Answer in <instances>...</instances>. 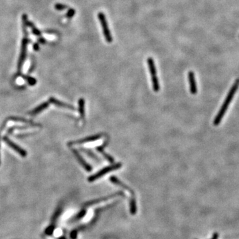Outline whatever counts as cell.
I'll return each mask as SVG.
<instances>
[{"mask_svg": "<svg viewBox=\"0 0 239 239\" xmlns=\"http://www.w3.org/2000/svg\"><path fill=\"white\" fill-rule=\"evenodd\" d=\"M110 180L111 182H112V183H114V184H115V185H118V186H120V187H122L125 190H127L130 194L132 195L133 197H134L135 193L134 192V191H133L131 188L129 187L128 186H127L126 185H125L124 183H122L121 181H120L117 178V177H116L115 176H112V177H110Z\"/></svg>", "mask_w": 239, "mask_h": 239, "instance_id": "cell-10", "label": "cell"}, {"mask_svg": "<svg viewBox=\"0 0 239 239\" xmlns=\"http://www.w3.org/2000/svg\"><path fill=\"white\" fill-rule=\"evenodd\" d=\"M49 106V103L48 102H44V103L41 104V105L39 106L37 108H35L34 110L33 111H31V112H30L29 114L32 115H35V114H37L40 113L41 111L44 110L45 109H46L47 108H48Z\"/></svg>", "mask_w": 239, "mask_h": 239, "instance_id": "cell-15", "label": "cell"}, {"mask_svg": "<svg viewBox=\"0 0 239 239\" xmlns=\"http://www.w3.org/2000/svg\"><path fill=\"white\" fill-rule=\"evenodd\" d=\"M49 102H51V103L55 104V106H58V107L66 108V109H69V110H76V108H75L74 106H73L69 105V104H66V103H65V102H60V101H58L57 99L53 98V97H51V98H50Z\"/></svg>", "mask_w": 239, "mask_h": 239, "instance_id": "cell-12", "label": "cell"}, {"mask_svg": "<svg viewBox=\"0 0 239 239\" xmlns=\"http://www.w3.org/2000/svg\"><path fill=\"white\" fill-rule=\"evenodd\" d=\"M188 79L189 82V88L190 92L192 94H196L197 93V87L195 79V74L192 71L189 72L188 73Z\"/></svg>", "mask_w": 239, "mask_h": 239, "instance_id": "cell-9", "label": "cell"}, {"mask_svg": "<svg viewBox=\"0 0 239 239\" xmlns=\"http://www.w3.org/2000/svg\"><path fill=\"white\" fill-rule=\"evenodd\" d=\"M66 8V6L65 5H63V4H57L55 5V9H57V10H63L65 9Z\"/></svg>", "mask_w": 239, "mask_h": 239, "instance_id": "cell-20", "label": "cell"}, {"mask_svg": "<svg viewBox=\"0 0 239 239\" xmlns=\"http://www.w3.org/2000/svg\"><path fill=\"white\" fill-rule=\"evenodd\" d=\"M130 210L132 215H135L137 212V207H136V201L134 197H132L130 203Z\"/></svg>", "mask_w": 239, "mask_h": 239, "instance_id": "cell-16", "label": "cell"}, {"mask_svg": "<svg viewBox=\"0 0 239 239\" xmlns=\"http://www.w3.org/2000/svg\"><path fill=\"white\" fill-rule=\"evenodd\" d=\"M4 141L7 144L8 146L10 147V148H12L16 152H17L18 154L21 155V157H24L27 156V152L25 151L23 149H22L21 147H19V146L17 145L16 144H15L14 142H13L12 141H11L7 137H4Z\"/></svg>", "mask_w": 239, "mask_h": 239, "instance_id": "cell-8", "label": "cell"}, {"mask_svg": "<svg viewBox=\"0 0 239 239\" xmlns=\"http://www.w3.org/2000/svg\"><path fill=\"white\" fill-rule=\"evenodd\" d=\"M147 63H148L149 70L150 74H151L153 89H154V91L155 92V93H157L160 89V87L157 77V71L155 65V62L152 57H149L147 59Z\"/></svg>", "mask_w": 239, "mask_h": 239, "instance_id": "cell-3", "label": "cell"}, {"mask_svg": "<svg viewBox=\"0 0 239 239\" xmlns=\"http://www.w3.org/2000/svg\"><path fill=\"white\" fill-rule=\"evenodd\" d=\"M122 166V165L121 163H116V164L106 167V168L101 169V170L97 172L96 173L94 174V175H93V176H91L90 177H88V182H93V181H96V179H98L99 178H101V177H102V176H104L105 174L109 173V172H111V171H115V170H116V169H120Z\"/></svg>", "mask_w": 239, "mask_h": 239, "instance_id": "cell-4", "label": "cell"}, {"mask_svg": "<svg viewBox=\"0 0 239 239\" xmlns=\"http://www.w3.org/2000/svg\"><path fill=\"white\" fill-rule=\"evenodd\" d=\"M27 25H28L29 26H30L31 28L32 32H33V33H34L35 35H40V34H41L40 31H39L37 28H36V27L34 26V25H33V24L31 23H30V22H29L28 21H27Z\"/></svg>", "mask_w": 239, "mask_h": 239, "instance_id": "cell-18", "label": "cell"}, {"mask_svg": "<svg viewBox=\"0 0 239 239\" xmlns=\"http://www.w3.org/2000/svg\"><path fill=\"white\" fill-rule=\"evenodd\" d=\"M72 152L74 154V155H75V157H77V160L79 161V162L80 163V165H81L83 168H84L86 170H87L88 172H90L92 171V167L88 164V163L86 162V161L84 160V159L82 157L81 155H80L79 152H78L76 149H72Z\"/></svg>", "mask_w": 239, "mask_h": 239, "instance_id": "cell-11", "label": "cell"}, {"mask_svg": "<svg viewBox=\"0 0 239 239\" xmlns=\"http://www.w3.org/2000/svg\"><path fill=\"white\" fill-rule=\"evenodd\" d=\"M102 134H101L88 136V137L81 139V140L71 141V142L68 143V146L78 145V144H85V143H87V142H90V141H94L98 140V139L102 138Z\"/></svg>", "mask_w": 239, "mask_h": 239, "instance_id": "cell-7", "label": "cell"}, {"mask_svg": "<svg viewBox=\"0 0 239 239\" xmlns=\"http://www.w3.org/2000/svg\"><path fill=\"white\" fill-rule=\"evenodd\" d=\"M74 13L75 11L74 9H71L70 11H68V12L67 13V17H73L74 15Z\"/></svg>", "mask_w": 239, "mask_h": 239, "instance_id": "cell-21", "label": "cell"}, {"mask_svg": "<svg viewBox=\"0 0 239 239\" xmlns=\"http://www.w3.org/2000/svg\"><path fill=\"white\" fill-rule=\"evenodd\" d=\"M108 143V141L107 140H106V141H104V143L103 145L101 146L96 147V149L97 151L99 152L100 153H101V154H102V155H103V156L106 158V159L108 160V162H110V163H113L114 162V158H113L112 156H110V155H108V154H106V153H105V152L104 151V148H105L106 146H107Z\"/></svg>", "mask_w": 239, "mask_h": 239, "instance_id": "cell-13", "label": "cell"}, {"mask_svg": "<svg viewBox=\"0 0 239 239\" xmlns=\"http://www.w3.org/2000/svg\"><path fill=\"white\" fill-rule=\"evenodd\" d=\"M23 33H24V37L22 41V45H21V55L19 57V60L18 62V69L19 71L21 70V66L23 65V63L26 59V52H27V43H28V38H27V17L24 15L23 17Z\"/></svg>", "mask_w": 239, "mask_h": 239, "instance_id": "cell-2", "label": "cell"}, {"mask_svg": "<svg viewBox=\"0 0 239 239\" xmlns=\"http://www.w3.org/2000/svg\"><path fill=\"white\" fill-rule=\"evenodd\" d=\"M80 150H81L82 152H83L84 153H85L86 154H87L88 156H90V157H91L92 158H94V159H96V160H98V157L96 156V155H94V153L92 152V151H90V149H87V148H80Z\"/></svg>", "mask_w": 239, "mask_h": 239, "instance_id": "cell-17", "label": "cell"}, {"mask_svg": "<svg viewBox=\"0 0 239 239\" xmlns=\"http://www.w3.org/2000/svg\"><path fill=\"white\" fill-rule=\"evenodd\" d=\"M120 195H124V193L122 192H121V191H120V192H118V193L111 194V195H110L106 196V197H101V198L96 199L93 200V201H88V202L87 203L85 204V207H89V206H91V205L98 204V203H101V202L107 201V200L112 199V198H114V197H116L117 196H120Z\"/></svg>", "mask_w": 239, "mask_h": 239, "instance_id": "cell-6", "label": "cell"}, {"mask_svg": "<svg viewBox=\"0 0 239 239\" xmlns=\"http://www.w3.org/2000/svg\"><path fill=\"white\" fill-rule=\"evenodd\" d=\"M238 87H239V79H237L236 80V81L235 82L234 84L232 85L231 88H230L229 93L227 94L226 98H225L224 102L223 103V104L222 105L221 109L219 110V113L217 114V115L216 116L215 120H214L213 124L215 125V126H218V125L220 124L221 121L222 120V119H223L225 113L227 112L228 107H229V104L232 101L233 97H234L235 93H237V90H238Z\"/></svg>", "mask_w": 239, "mask_h": 239, "instance_id": "cell-1", "label": "cell"}, {"mask_svg": "<svg viewBox=\"0 0 239 239\" xmlns=\"http://www.w3.org/2000/svg\"><path fill=\"white\" fill-rule=\"evenodd\" d=\"M26 80H27V82H29V84L31 86L35 85L36 84V82H37V80H36L34 78H32L30 77H27Z\"/></svg>", "mask_w": 239, "mask_h": 239, "instance_id": "cell-19", "label": "cell"}, {"mask_svg": "<svg viewBox=\"0 0 239 239\" xmlns=\"http://www.w3.org/2000/svg\"><path fill=\"white\" fill-rule=\"evenodd\" d=\"M85 101L84 98H80L79 100V111L80 116V118H81L83 123L85 122Z\"/></svg>", "mask_w": 239, "mask_h": 239, "instance_id": "cell-14", "label": "cell"}, {"mask_svg": "<svg viewBox=\"0 0 239 239\" xmlns=\"http://www.w3.org/2000/svg\"><path fill=\"white\" fill-rule=\"evenodd\" d=\"M98 18L102 26V31H103V35L104 36L106 41L108 43H112L113 41L112 36L111 35L109 28H108V22L106 20V18L105 17V15L102 12H99L98 14Z\"/></svg>", "mask_w": 239, "mask_h": 239, "instance_id": "cell-5", "label": "cell"}]
</instances>
